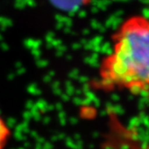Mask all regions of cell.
<instances>
[{"instance_id":"8992f818","label":"cell","mask_w":149,"mask_h":149,"mask_svg":"<svg viewBox=\"0 0 149 149\" xmlns=\"http://www.w3.org/2000/svg\"><path fill=\"white\" fill-rule=\"evenodd\" d=\"M148 93H149V90H148Z\"/></svg>"},{"instance_id":"3957f363","label":"cell","mask_w":149,"mask_h":149,"mask_svg":"<svg viewBox=\"0 0 149 149\" xmlns=\"http://www.w3.org/2000/svg\"><path fill=\"white\" fill-rule=\"evenodd\" d=\"M146 5H147V16H149V0H146Z\"/></svg>"},{"instance_id":"6da1fadb","label":"cell","mask_w":149,"mask_h":149,"mask_svg":"<svg viewBox=\"0 0 149 149\" xmlns=\"http://www.w3.org/2000/svg\"><path fill=\"white\" fill-rule=\"evenodd\" d=\"M96 86L104 92L149 90V16L126 18L111 36V49L101 60Z\"/></svg>"},{"instance_id":"5b68a950","label":"cell","mask_w":149,"mask_h":149,"mask_svg":"<svg viewBox=\"0 0 149 149\" xmlns=\"http://www.w3.org/2000/svg\"><path fill=\"white\" fill-rule=\"evenodd\" d=\"M144 149H149V146H147L146 148H144Z\"/></svg>"},{"instance_id":"277c9868","label":"cell","mask_w":149,"mask_h":149,"mask_svg":"<svg viewBox=\"0 0 149 149\" xmlns=\"http://www.w3.org/2000/svg\"><path fill=\"white\" fill-rule=\"evenodd\" d=\"M82 1H83V4H86V3H89L92 0H82Z\"/></svg>"},{"instance_id":"7a4b0ae2","label":"cell","mask_w":149,"mask_h":149,"mask_svg":"<svg viewBox=\"0 0 149 149\" xmlns=\"http://www.w3.org/2000/svg\"><path fill=\"white\" fill-rule=\"evenodd\" d=\"M10 138H11V130L0 113V149H6Z\"/></svg>"}]
</instances>
